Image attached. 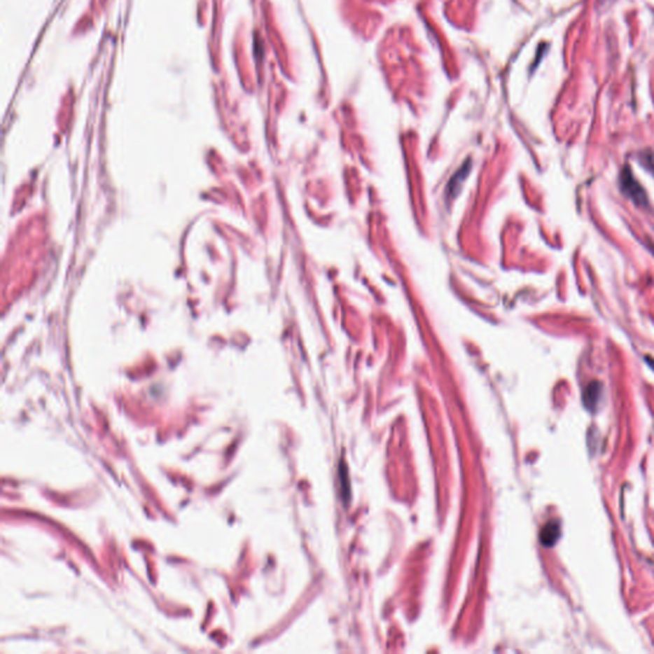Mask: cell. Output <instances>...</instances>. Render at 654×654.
<instances>
[{
    "label": "cell",
    "instance_id": "cell-1",
    "mask_svg": "<svg viewBox=\"0 0 654 654\" xmlns=\"http://www.w3.org/2000/svg\"><path fill=\"white\" fill-rule=\"evenodd\" d=\"M620 182H621V187H622V190L625 192L627 196L632 198V201H635L638 204H647V196L644 193V190L641 188L639 183L635 181V178L632 176L629 167H625L621 173V178H620Z\"/></svg>",
    "mask_w": 654,
    "mask_h": 654
},
{
    "label": "cell",
    "instance_id": "cell-3",
    "mask_svg": "<svg viewBox=\"0 0 654 654\" xmlns=\"http://www.w3.org/2000/svg\"><path fill=\"white\" fill-rule=\"evenodd\" d=\"M561 537V525L556 520H551L545 524L539 534V541L545 547H552Z\"/></svg>",
    "mask_w": 654,
    "mask_h": 654
},
{
    "label": "cell",
    "instance_id": "cell-2",
    "mask_svg": "<svg viewBox=\"0 0 654 654\" xmlns=\"http://www.w3.org/2000/svg\"><path fill=\"white\" fill-rule=\"evenodd\" d=\"M601 396H602V385H601V382H598V381H592V382H589V385L584 389V393H583V404H584V407L587 408L589 412H594L597 407H598V404H599Z\"/></svg>",
    "mask_w": 654,
    "mask_h": 654
}]
</instances>
